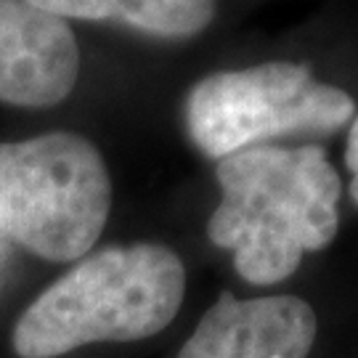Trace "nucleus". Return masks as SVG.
<instances>
[{"label": "nucleus", "instance_id": "f257e3e1", "mask_svg": "<svg viewBox=\"0 0 358 358\" xmlns=\"http://www.w3.org/2000/svg\"><path fill=\"white\" fill-rule=\"evenodd\" d=\"M215 178L220 205L207 236L234 252L247 284L287 282L306 252L329 247L340 231L343 180L319 143L250 146L217 159Z\"/></svg>", "mask_w": 358, "mask_h": 358}, {"label": "nucleus", "instance_id": "7ed1b4c3", "mask_svg": "<svg viewBox=\"0 0 358 358\" xmlns=\"http://www.w3.org/2000/svg\"><path fill=\"white\" fill-rule=\"evenodd\" d=\"M112 207L101 152L77 133L0 143V234L51 263L85 257Z\"/></svg>", "mask_w": 358, "mask_h": 358}, {"label": "nucleus", "instance_id": "0eeeda50", "mask_svg": "<svg viewBox=\"0 0 358 358\" xmlns=\"http://www.w3.org/2000/svg\"><path fill=\"white\" fill-rule=\"evenodd\" d=\"M59 19L117 22L165 40H183L213 24L217 0H27Z\"/></svg>", "mask_w": 358, "mask_h": 358}, {"label": "nucleus", "instance_id": "f03ea898", "mask_svg": "<svg viewBox=\"0 0 358 358\" xmlns=\"http://www.w3.org/2000/svg\"><path fill=\"white\" fill-rule=\"evenodd\" d=\"M186 294L180 257L154 242L109 244L88 252L40 292L16 319L22 358H56L93 343H136L159 334Z\"/></svg>", "mask_w": 358, "mask_h": 358}, {"label": "nucleus", "instance_id": "20e7f679", "mask_svg": "<svg viewBox=\"0 0 358 358\" xmlns=\"http://www.w3.org/2000/svg\"><path fill=\"white\" fill-rule=\"evenodd\" d=\"M183 117L194 146L217 162L284 136L337 133L356 117V101L319 83L308 64L266 62L199 80L186 96Z\"/></svg>", "mask_w": 358, "mask_h": 358}, {"label": "nucleus", "instance_id": "6e6552de", "mask_svg": "<svg viewBox=\"0 0 358 358\" xmlns=\"http://www.w3.org/2000/svg\"><path fill=\"white\" fill-rule=\"evenodd\" d=\"M345 167L350 173V186L348 194L358 207V115L350 120V128H348V146H345Z\"/></svg>", "mask_w": 358, "mask_h": 358}, {"label": "nucleus", "instance_id": "423d86ee", "mask_svg": "<svg viewBox=\"0 0 358 358\" xmlns=\"http://www.w3.org/2000/svg\"><path fill=\"white\" fill-rule=\"evenodd\" d=\"M316 334V310L294 294L220 292L176 358H308Z\"/></svg>", "mask_w": 358, "mask_h": 358}, {"label": "nucleus", "instance_id": "39448f33", "mask_svg": "<svg viewBox=\"0 0 358 358\" xmlns=\"http://www.w3.org/2000/svg\"><path fill=\"white\" fill-rule=\"evenodd\" d=\"M80 77V48L64 19L0 0V103L48 109L72 93Z\"/></svg>", "mask_w": 358, "mask_h": 358}]
</instances>
